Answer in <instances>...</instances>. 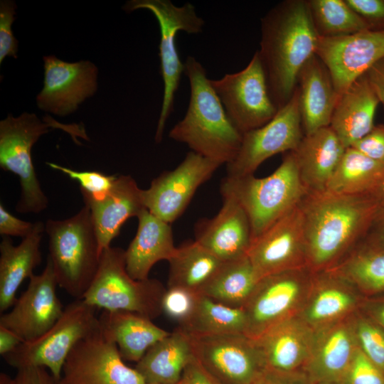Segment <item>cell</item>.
<instances>
[{"label": "cell", "mask_w": 384, "mask_h": 384, "mask_svg": "<svg viewBox=\"0 0 384 384\" xmlns=\"http://www.w3.org/2000/svg\"><path fill=\"white\" fill-rule=\"evenodd\" d=\"M0 384H14V381L7 375L1 373L0 375Z\"/></svg>", "instance_id": "54"}, {"label": "cell", "mask_w": 384, "mask_h": 384, "mask_svg": "<svg viewBox=\"0 0 384 384\" xmlns=\"http://www.w3.org/2000/svg\"><path fill=\"white\" fill-rule=\"evenodd\" d=\"M366 292L384 291V250L360 242L331 269Z\"/></svg>", "instance_id": "36"}, {"label": "cell", "mask_w": 384, "mask_h": 384, "mask_svg": "<svg viewBox=\"0 0 384 384\" xmlns=\"http://www.w3.org/2000/svg\"><path fill=\"white\" fill-rule=\"evenodd\" d=\"M36 226V223L24 221L13 215L0 204V234L3 236H14L24 238L29 235Z\"/></svg>", "instance_id": "45"}, {"label": "cell", "mask_w": 384, "mask_h": 384, "mask_svg": "<svg viewBox=\"0 0 384 384\" xmlns=\"http://www.w3.org/2000/svg\"><path fill=\"white\" fill-rule=\"evenodd\" d=\"M14 384H58L43 367H26L18 369Z\"/></svg>", "instance_id": "46"}, {"label": "cell", "mask_w": 384, "mask_h": 384, "mask_svg": "<svg viewBox=\"0 0 384 384\" xmlns=\"http://www.w3.org/2000/svg\"><path fill=\"white\" fill-rule=\"evenodd\" d=\"M361 242L368 246L384 250V206L379 208Z\"/></svg>", "instance_id": "47"}, {"label": "cell", "mask_w": 384, "mask_h": 384, "mask_svg": "<svg viewBox=\"0 0 384 384\" xmlns=\"http://www.w3.org/2000/svg\"><path fill=\"white\" fill-rule=\"evenodd\" d=\"M140 9L150 11L160 28L159 48L164 96L155 134V142L159 143L163 139L166 120L173 111L175 95L184 71V65L181 61L176 46V34L180 31L189 34L201 33L205 22L197 15L194 6L191 3L178 6L170 0H131L123 7L127 12Z\"/></svg>", "instance_id": "9"}, {"label": "cell", "mask_w": 384, "mask_h": 384, "mask_svg": "<svg viewBox=\"0 0 384 384\" xmlns=\"http://www.w3.org/2000/svg\"><path fill=\"white\" fill-rule=\"evenodd\" d=\"M383 178L384 164L348 146L331 176L326 191L338 195H372Z\"/></svg>", "instance_id": "33"}, {"label": "cell", "mask_w": 384, "mask_h": 384, "mask_svg": "<svg viewBox=\"0 0 384 384\" xmlns=\"http://www.w3.org/2000/svg\"><path fill=\"white\" fill-rule=\"evenodd\" d=\"M60 124L50 116L45 122L34 113L18 117L9 114L0 121V166L18 176L21 196L16 210L21 213H38L45 210L48 199L41 188L31 157V149L49 128Z\"/></svg>", "instance_id": "7"}, {"label": "cell", "mask_w": 384, "mask_h": 384, "mask_svg": "<svg viewBox=\"0 0 384 384\" xmlns=\"http://www.w3.org/2000/svg\"><path fill=\"white\" fill-rule=\"evenodd\" d=\"M296 87L290 100L262 127L242 134L240 150L227 165V177L253 174L270 157L294 151L304 137Z\"/></svg>", "instance_id": "12"}, {"label": "cell", "mask_w": 384, "mask_h": 384, "mask_svg": "<svg viewBox=\"0 0 384 384\" xmlns=\"http://www.w3.org/2000/svg\"><path fill=\"white\" fill-rule=\"evenodd\" d=\"M351 146L384 164V124L375 125L366 135Z\"/></svg>", "instance_id": "44"}, {"label": "cell", "mask_w": 384, "mask_h": 384, "mask_svg": "<svg viewBox=\"0 0 384 384\" xmlns=\"http://www.w3.org/2000/svg\"><path fill=\"white\" fill-rule=\"evenodd\" d=\"M307 266L314 272L339 263L365 236L380 208L370 194H306L299 203Z\"/></svg>", "instance_id": "1"}, {"label": "cell", "mask_w": 384, "mask_h": 384, "mask_svg": "<svg viewBox=\"0 0 384 384\" xmlns=\"http://www.w3.org/2000/svg\"><path fill=\"white\" fill-rule=\"evenodd\" d=\"M220 189L232 193L245 209L252 241L297 207L306 195L293 151L285 153L280 165L268 176H226Z\"/></svg>", "instance_id": "5"}, {"label": "cell", "mask_w": 384, "mask_h": 384, "mask_svg": "<svg viewBox=\"0 0 384 384\" xmlns=\"http://www.w3.org/2000/svg\"><path fill=\"white\" fill-rule=\"evenodd\" d=\"M372 195L378 200L380 206H384V178L378 188Z\"/></svg>", "instance_id": "53"}, {"label": "cell", "mask_w": 384, "mask_h": 384, "mask_svg": "<svg viewBox=\"0 0 384 384\" xmlns=\"http://www.w3.org/2000/svg\"><path fill=\"white\" fill-rule=\"evenodd\" d=\"M262 377L267 384H306L290 378L289 373L280 374L265 371Z\"/></svg>", "instance_id": "51"}, {"label": "cell", "mask_w": 384, "mask_h": 384, "mask_svg": "<svg viewBox=\"0 0 384 384\" xmlns=\"http://www.w3.org/2000/svg\"><path fill=\"white\" fill-rule=\"evenodd\" d=\"M58 282L50 260L40 274L29 278L27 289L12 309L0 317V325L16 333L23 342L33 341L50 329L63 312L57 296Z\"/></svg>", "instance_id": "18"}, {"label": "cell", "mask_w": 384, "mask_h": 384, "mask_svg": "<svg viewBox=\"0 0 384 384\" xmlns=\"http://www.w3.org/2000/svg\"><path fill=\"white\" fill-rule=\"evenodd\" d=\"M319 36L306 1H282L262 18L258 52L278 110L293 95L302 68L315 55Z\"/></svg>", "instance_id": "2"}, {"label": "cell", "mask_w": 384, "mask_h": 384, "mask_svg": "<svg viewBox=\"0 0 384 384\" xmlns=\"http://www.w3.org/2000/svg\"><path fill=\"white\" fill-rule=\"evenodd\" d=\"M147 384V383H146Z\"/></svg>", "instance_id": "57"}, {"label": "cell", "mask_w": 384, "mask_h": 384, "mask_svg": "<svg viewBox=\"0 0 384 384\" xmlns=\"http://www.w3.org/2000/svg\"><path fill=\"white\" fill-rule=\"evenodd\" d=\"M353 287L332 270L314 272L312 294L299 317L314 330L342 319L356 304Z\"/></svg>", "instance_id": "28"}, {"label": "cell", "mask_w": 384, "mask_h": 384, "mask_svg": "<svg viewBox=\"0 0 384 384\" xmlns=\"http://www.w3.org/2000/svg\"><path fill=\"white\" fill-rule=\"evenodd\" d=\"M353 328L358 348L383 372L384 330L366 319H358Z\"/></svg>", "instance_id": "38"}, {"label": "cell", "mask_w": 384, "mask_h": 384, "mask_svg": "<svg viewBox=\"0 0 384 384\" xmlns=\"http://www.w3.org/2000/svg\"><path fill=\"white\" fill-rule=\"evenodd\" d=\"M252 384H267L264 380L262 375L257 378Z\"/></svg>", "instance_id": "55"}, {"label": "cell", "mask_w": 384, "mask_h": 384, "mask_svg": "<svg viewBox=\"0 0 384 384\" xmlns=\"http://www.w3.org/2000/svg\"><path fill=\"white\" fill-rule=\"evenodd\" d=\"M329 70L340 95L384 57V29L342 36H319L316 53Z\"/></svg>", "instance_id": "17"}, {"label": "cell", "mask_w": 384, "mask_h": 384, "mask_svg": "<svg viewBox=\"0 0 384 384\" xmlns=\"http://www.w3.org/2000/svg\"><path fill=\"white\" fill-rule=\"evenodd\" d=\"M343 384H384L383 371L358 348L343 376Z\"/></svg>", "instance_id": "41"}, {"label": "cell", "mask_w": 384, "mask_h": 384, "mask_svg": "<svg viewBox=\"0 0 384 384\" xmlns=\"http://www.w3.org/2000/svg\"><path fill=\"white\" fill-rule=\"evenodd\" d=\"M307 2L319 36H342L371 29L346 0H310Z\"/></svg>", "instance_id": "37"}, {"label": "cell", "mask_w": 384, "mask_h": 384, "mask_svg": "<svg viewBox=\"0 0 384 384\" xmlns=\"http://www.w3.org/2000/svg\"><path fill=\"white\" fill-rule=\"evenodd\" d=\"M319 384H343V383L341 381H334V382L320 383Z\"/></svg>", "instance_id": "56"}, {"label": "cell", "mask_w": 384, "mask_h": 384, "mask_svg": "<svg viewBox=\"0 0 384 384\" xmlns=\"http://www.w3.org/2000/svg\"><path fill=\"white\" fill-rule=\"evenodd\" d=\"M45 225L36 222L33 232L14 245L9 237L4 236L0 243V311L13 306L17 290L33 274L41 262L40 245Z\"/></svg>", "instance_id": "29"}, {"label": "cell", "mask_w": 384, "mask_h": 384, "mask_svg": "<svg viewBox=\"0 0 384 384\" xmlns=\"http://www.w3.org/2000/svg\"><path fill=\"white\" fill-rule=\"evenodd\" d=\"M16 6L14 1H0V64L11 56L17 58L18 41L14 37L11 26L15 21Z\"/></svg>", "instance_id": "42"}, {"label": "cell", "mask_w": 384, "mask_h": 384, "mask_svg": "<svg viewBox=\"0 0 384 384\" xmlns=\"http://www.w3.org/2000/svg\"><path fill=\"white\" fill-rule=\"evenodd\" d=\"M198 295L183 288L168 287L161 300L162 313L182 324L193 313Z\"/></svg>", "instance_id": "40"}, {"label": "cell", "mask_w": 384, "mask_h": 384, "mask_svg": "<svg viewBox=\"0 0 384 384\" xmlns=\"http://www.w3.org/2000/svg\"><path fill=\"white\" fill-rule=\"evenodd\" d=\"M193 358L191 338L177 327L146 351L136 369L147 384H178Z\"/></svg>", "instance_id": "31"}, {"label": "cell", "mask_w": 384, "mask_h": 384, "mask_svg": "<svg viewBox=\"0 0 384 384\" xmlns=\"http://www.w3.org/2000/svg\"><path fill=\"white\" fill-rule=\"evenodd\" d=\"M245 326L243 309L227 306L200 294L193 313L178 327L189 336L197 338L244 333Z\"/></svg>", "instance_id": "35"}, {"label": "cell", "mask_w": 384, "mask_h": 384, "mask_svg": "<svg viewBox=\"0 0 384 384\" xmlns=\"http://www.w3.org/2000/svg\"><path fill=\"white\" fill-rule=\"evenodd\" d=\"M346 148L330 127L304 135L293 151L306 194L326 191Z\"/></svg>", "instance_id": "25"}, {"label": "cell", "mask_w": 384, "mask_h": 384, "mask_svg": "<svg viewBox=\"0 0 384 384\" xmlns=\"http://www.w3.org/2000/svg\"><path fill=\"white\" fill-rule=\"evenodd\" d=\"M297 84L304 134L329 127L339 95L329 70L316 54L302 68Z\"/></svg>", "instance_id": "24"}, {"label": "cell", "mask_w": 384, "mask_h": 384, "mask_svg": "<svg viewBox=\"0 0 384 384\" xmlns=\"http://www.w3.org/2000/svg\"><path fill=\"white\" fill-rule=\"evenodd\" d=\"M315 330L294 315L273 325L253 339L261 356L264 372L289 373L310 358Z\"/></svg>", "instance_id": "21"}, {"label": "cell", "mask_w": 384, "mask_h": 384, "mask_svg": "<svg viewBox=\"0 0 384 384\" xmlns=\"http://www.w3.org/2000/svg\"><path fill=\"white\" fill-rule=\"evenodd\" d=\"M58 384H146L123 361L114 342L100 326L79 341L68 355Z\"/></svg>", "instance_id": "13"}, {"label": "cell", "mask_w": 384, "mask_h": 384, "mask_svg": "<svg viewBox=\"0 0 384 384\" xmlns=\"http://www.w3.org/2000/svg\"><path fill=\"white\" fill-rule=\"evenodd\" d=\"M23 340L13 331L0 325V354L4 357L15 350Z\"/></svg>", "instance_id": "50"}, {"label": "cell", "mask_w": 384, "mask_h": 384, "mask_svg": "<svg viewBox=\"0 0 384 384\" xmlns=\"http://www.w3.org/2000/svg\"><path fill=\"white\" fill-rule=\"evenodd\" d=\"M379 103L365 74L339 95L329 127L345 147L351 146L373 129Z\"/></svg>", "instance_id": "27"}, {"label": "cell", "mask_w": 384, "mask_h": 384, "mask_svg": "<svg viewBox=\"0 0 384 384\" xmlns=\"http://www.w3.org/2000/svg\"><path fill=\"white\" fill-rule=\"evenodd\" d=\"M380 102L384 106V57L365 73Z\"/></svg>", "instance_id": "49"}, {"label": "cell", "mask_w": 384, "mask_h": 384, "mask_svg": "<svg viewBox=\"0 0 384 384\" xmlns=\"http://www.w3.org/2000/svg\"><path fill=\"white\" fill-rule=\"evenodd\" d=\"M247 256L259 279L308 267L299 204L252 241Z\"/></svg>", "instance_id": "16"}, {"label": "cell", "mask_w": 384, "mask_h": 384, "mask_svg": "<svg viewBox=\"0 0 384 384\" xmlns=\"http://www.w3.org/2000/svg\"><path fill=\"white\" fill-rule=\"evenodd\" d=\"M168 262V287L183 288L198 294L224 263L196 240L176 247Z\"/></svg>", "instance_id": "32"}, {"label": "cell", "mask_w": 384, "mask_h": 384, "mask_svg": "<svg viewBox=\"0 0 384 384\" xmlns=\"http://www.w3.org/2000/svg\"><path fill=\"white\" fill-rule=\"evenodd\" d=\"M178 384H218L194 358L186 367Z\"/></svg>", "instance_id": "48"}, {"label": "cell", "mask_w": 384, "mask_h": 384, "mask_svg": "<svg viewBox=\"0 0 384 384\" xmlns=\"http://www.w3.org/2000/svg\"><path fill=\"white\" fill-rule=\"evenodd\" d=\"M223 205L213 218L199 220L195 240L223 262L247 255L252 242L247 215L230 192L221 190Z\"/></svg>", "instance_id": "20"}, {"label": "cell", "mask_w": 384, "mask_h": 384, "mask_svg": "<svg viewBox=\"0 0 384 384\" xmlns=\"http://www.w3.org/2000/svg\"><path fill=\"white\" fill-rule=\"evenodd\" d=\"M45 226L48 258L58 285L71 297L81 299L97 273L101 256L90 210L85 205L73 216L49 219Z\"/></svg>", "instance_id": "4"}, {"label": "cell", "mask_w": 384, "mask_h": 384, "mask_svg": "<svg viewBox=\"0 0 384 384\" xmlns=\"http://www.w3.org/2000/svg\"><path fill=\"white\" fill-rule=\"evenodd\" d=\"M46 164L78 181L80 186L81 193L95 200L101 198L110 190L117 178L115 175H106L95 171H75L52 162H47Z\"/></svg>", "instance_id": "39"}, {"label": "cell", "mask_w": 384, "mask_h": 384, "mask_svg": "<svg viewBox=\"0 0 384 384\" xmlns=\"http://www.w3.org/2000/svg\"><path fill=\"white\" fill-rule=\"evenodd\" d=\"M313 277L314 272L305 267L260 279L243 308L244 334L256 339L273 325L293 316L304 294L309 293Z\"/></svg>", "instance_id": "11"}, {"label": "cell", "mask_w": 384, "mask_h": 384, "mask_svg": "<svg viewBox=\"0 0 384 384\" xmlns=\"http://www.w3.org/2000/svg\"><path fill=\"white\" fill-rule=\"evenodd\" d=\"M220 166L217 161L189 151L177 167L161 174L142 191L145 208L171 224L183 213L198 187Z\"/></svg>", "instance_id": "15"}, {"label": "cell", "mask_w": 384, "mask_h": 384, "mask_svg": "<svg viewBox=\"0 0 384 384\" xmlns=\"http://www.w3.org/2000/svg\"><path fill=\"white\" fill-rule=\"evenodd\" d=\"M191 338L195 358L218 384H252L262 375L258 349L244 333Z\"/></svg>", "instance_id": "14"}, {"label": "cell", "mask_w": 384, "mask_h": 384, "mask_svg": "<svg viewBox=\"0 0 384 384\" xmlns=\"http://www.w3.org/2000/svg\"><path fill=\"white\" fill-rule=\"evenodd\" d=\"M358 345L353 324L343 319L315 330L312 351L307 362L319 383L341 381Z\"/></svg>", "instance_id": "23"}, {"label": "cell", "mask_w": 384, "mask_h": 384, "mask_svg": "<svg viewBox=\"0 0 384 384\" xmlns=\"http://www.w3.org/2000/svg\"><path fill=\"white\" fill-rule=\"evenodd\" d=\"M371 29H384V0H346Z\"/></svg>", "instance_id": "43"}, {"label": "cell", "mask_w": 384, "mask_h": 384, "mask_svg": "<svg viewBox=\"0 0 384 384\" xmlns=\"http://www.w3.org/2000/svg\"><path fill=\"white\" fill-rule=\"evenodd\" d=\"M210 82L229 119L242 134L262 127L278 111L258 51L242 70Z\"/></svg>", "instance_id": "10"}, {"label": "cell", "mask_w": 384, "mask_h": 384, "mask_svg": "<svg viewBox=\"0 0 384 384\" xmlns=\"http://www.w3.org/2000/svg\"><path fill=\"white\" fill-rule=\"evenodd\" d=\"M143 189L129 175L117 176L112 187L101 198L95 200L82 193L91 213L100 253L109 247L124 223L146 208Z\"/></svg>", "instance_id": "22"}, {"label": "cell", "mask_w": 384, "mask_h": 384, "mask_svg": "<svg viewBox=\"0 0 384 384\" xmlns=\"http://www.w3.org/2000/svg\"><path fill=\"white\" fill-rule=\"evenodd\" d=\"M259 280L245 255L225 262L201 294L227 306L243 309Z\"/></svg>", "instance_id": "34"}, {"label": "cell", "mask_w": 384, "mask_h": 384, "mask_svg": "<svg viewBox=\"0 0 384 384\" xmlns=\"http://www.w3.org/2000/svg\"><path fill=\"white\" fill-rule=\"evenodd\" d=\"M166 290L156 279L132 278L126 269L125 250L110 246L101 253L97 273L81 299L95 308L132 311L153 319L162 313Z\"/></svg>", "instance_id": "6"}, {"label": "cell", "mask_w": 384, "mask_h": 384, "mask_svg": "<svg viewBox=\"0 0 384 384\" xmlns=\"http://www.w3.org/2000/svg\"><path fill=\"white\" fill-rule=\"evenodd\" d=\"M98 319L102 334L116 343L122 358L127 361L139 362L170 334L135 312L104 310Z\"/></svg>", "instance_id": "30"}, {"label": "cell", "mask_w": 384, "mask_h": 384, "mask_svg": "<svg viewBox=\"0 0 384 384\" xmlns=\"http://www.w3.org/2000/svg\"><path fill=\"white\" fill-rule=\"evenodd\" d=\"M137 233L125 250L126 269L137 280L149 278L152 267L161 260L169 261L174 245L171 224L144 208L137 216Z\"/></svg>", "instance_id": "26"}, {"label": "cell", "mask_w": 384, "mask_h": 384, "mask_svg": "<svg viewBox=\"0 0 384 384\" xmlns=\"http://www.w3.org/2000/svg\"><path fill=\"white\" fill-rule=\"evenodd\" d=\"M95 309L82 299H76L65 306L61 316L43 335L22 342L3 358L17 370L26 367L48 368L58 382L76 343L100 327Z\"/></svg>", "instance_id": "8"}, {"label": "cell", "mask_w": 384, "mask_h": 384, "mask_svg": "<svg viewBox=\"0 0 384 384\" xmlns=\"http://www.w3.org/2000/svg\"><path fill=\"white\" fill-rule=\"evenodd\" d=\"M373 314L377 322L384 329V302L376 306L373 310Z\"/></svg>", "instance_id": "52"}, {"label": "cell", "mask_w": 384, "mask_h": 384, "mask_svg": "<svg viewBox=\"0 0 384 384\" xmlns=\"http://www.w3.org/2000/svg\"><path fill=\"white\" fill-rule=\"evenodd\" d=\"M183 65L190 85L189 103L169 137L186 144L196 154L228 164L237 156L242 134L229 119L201 63L188 56Z\"/></svg>", "instance_id": "3"}, {"label": "cell", "mask_w": 384, "mask_h": 384, "mask_svg": "<svg viewBox=\"0 0 384 384\" xmlns=\"http://www.w3.org/2000/svg\"><path fill=\"white\" fill-rule=\"evenodd\" d=\"M43 59V86L36 97L40 110L65 117L96 92L98 68L91 61L68 63L53 55Z\"/></svg>", "instance_id": "19"}]
</instances>
